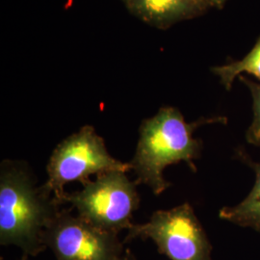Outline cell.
Returning <instances> with one entry per match:
<instances>
[{
	"mask_svg": "<svg viewBox=\"0 0 260 260\" xmlns=\"http://www.w3.org/2000/svg\"><path fill=\"white\" fill-rule=\"evenodd\" d=\"M28 257H29V256H27V255H23V254H22V257H21V258H20V260H29V259H28ZM1 260H3V259H1Z\"/></svg>",
	"mask_w": 260,
	"mask_h": 260,
	"instance_id": "12",
	"label": "cell"
},
{
	"mask_svg": "<svg viewBox=\"0 0 260 260\" xmlns=\"http://www.w3.org/2000/svg\"><path fill=\"white\" fill-rule=\"evenodd\" d=\"M27 163L4 160L0 165V244L14 245L23 255L37 256L47 249L44 233L62 209Z\"/></svg>",
	"mask_w": 260,
	"mask_h": 260,
	"instance_id": "1",
	"label": "cell"
},
{
	"mask_svg": "<svg viewBox=\"0 0 260 260\" xmlns=\"http://www.w3.org/2000/svg\"><path fill=\"white\" fill-rule=\"evenodd\" d=\"M136 180L123 171H110L88 180L80 191L63 196L61 204H70L77 215L106 233L128 231L133 213L140 205Z\"/></svg>",
	"mask_w": 260,
	"mask_h": 260,
	"instance_id": "3",
	"label": "cell"
},
{
	"mask_svg": "<svg viewBox=\"0 0 260 260\" xmlns=\"http://www.w3.org/2000/svg\"><path fill=\"white\" fill-rule=\"evenodd\" d=\"M72 209H61L44 233L56 260H121L126 249L119 235L94 226Z\"/></svg>",
	"mask_w": 260,
	"mask_h": 260,
	"instance_id": "6",
	"label": "cell"
},
{
	"mask_svg": "<svg viewBox=\"0 0 260 260\" xmlns=\"http://www.w3.org/2000/svg\"><path fill=\"white\" fill-rule=\"evenodd\" d=\"M186 0H142L144 10L150 15H166L180 7Z\"/></svg>",
	"mask_w": 260,
	"mask_h": 260,
	"instance_id": "10",
	"label": "cell"
},
{
	"mask_svg": "<svg viewBox=\"0 0 260 260\" xmlns=\"http://www.w3.org/2000/svg\"><path fill=\"white\" fill-rule=\"evenodd\" d=\"M220 121L225 123L226 120L202 119L188 123L173 107L161 108L155 116L143 121L136 150L129 162L138 184L148 186L154 195L159 196L172 185L163 175L168 166L185 162L196 173L194 160L201 157L203 141L194 138L193 133L203 124Z\"/></svg>",
	"mask_w": 260,
	"mask_h": 260,
	"instance_id": "2",
	"label": "cell"
},
{
	"mask_svg": "<svg viewBox=\"0 0 260 260\" xmlns=\"http://www.w3.org/2000/svg\"><path fill=\"white\" fill-rule=\"evenodd\" d=\"M110 171L127 173L131 165L113 157L103 137L92 126L85 125L63 140L52 151L47 163V181L43 187L62 205L66 184L78 181L83 185L92 175Z\"/></svg>",
	"mask_w": 260,
	"mask_h": 260,
	"instance_id": "4",
	"label": "cell"
},
{
	"mask_svg": "<svg viewBox=\"0 0 260 260\" xmlns=\"http://www.w3.org/2000/svg\"><path fill=\"white\" fill-rule=\"evenodd\" d=\"M240 80L250 88L253 101V121L246 133V139L248 143L260 148V84L243 76H240Z\"/></svg>",
	"mask_w": 260,
	"mask_h": 260,
	"instance_id": "9",
	"label": "cell"
},
{
	"mask_svg": "<svg viewBox=\"0 0 260 260\" xmlns=\"http://www.w3.org/2000/svg\"><path fill=\"white\" fill-rule=\"evenodd\" d=\"M213 72L221 78L226 90L232 88L234 79L243 73L253 75L260 80V39L251 52L243 60L215 68Z\"/></svg>",
	"mask_w": 260,
	"mask_h": 260,
	"instance_id": "8",
	"label": "cell"
},
{
	"mask_svg": "<svg viewBox=\"0 0 260 260\" xmlns=\"http://www.w3.org/2000/svg\"><path fill=\"white\" fill-rule=\"evenodd\" d=\"M123 243L142 239L156 245L170 260H213V247L193 207L185 203L153 212L147 223H133Z\"/></svg>",
	"mask_w": 260,
	"mask_h": 260,
	"instance_id": "5",
	"label": "cell"
},
{
	"mask_svg": "<svg viewBox=\"0 0 260 260\" xmlns=\"http://www.w3.org/2000/svg\"><path fill=\"white\" fill-rule=\"evenodd\" d=\"M238 156L254 171L255 183L243 202L233 207H223L219 217L224 221L243 228H251L260 233V161H252L244 150L238 151Z\"/></svg>",
	"mask_w": 260,
	"mask_h": 260,
	"instance_id": "7",
	"label": "cell"
},
{
	"mask_svg": "<svg viewBox=\"0 0 260 260\" xmlns=\"http://www.w3.org/2000/svg\"><path fill=\"white\" fill-rule=\"evenodd\" d=\"M121 260H137L136 259V257H135V255L131 252V251H129L128 249H126V251H125V253H124V255L122 256V258Z\"/></svg>",
	"mask_w": 260,
	"mask_h": 260,
	"instance_id": "11",
	"label": "cell"
}]
</instances>
